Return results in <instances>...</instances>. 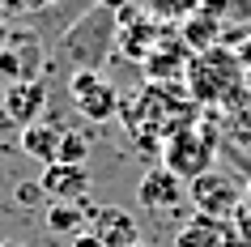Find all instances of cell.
I'll return each instance as SVG.
<instances>
[{
    "label": "cell",
    "mask_w": 251,
    "mask_h": 247,
    "mask_svg": "<svg viewBox=\"0 0 251 247\" xmlns=\"http://www.w3.org/2000/svg\"><path fill=\"white\" fill-rule=\"evenodd\" d=\"M187 98L204 107H226L230 94H238L247 85V68L238 64V55L230 47H209V52H196L192 64H187Z\"/></svg>",
    "instance_id": "1"
},
{
    "label": "cell",
    "mask_w": 251,
    "mask_h": 247,
    "mask_svg": "<svg viewBox=\"0 0 251 247\" xmlns=\"http://www.w3.org/2000/svg\"><path fill=\"white\" fill-rule=\"evenodd\" d=\"M115 39H119V13L106 4H94L64 34V60L73 64V73H98L102 55L115 47Z\"/></svg>",
    "instance_id": "2"
},
{
    "label": "cell",
    "mask_w": 251,
    "mask_h": 247,
    "mask_svg": "<svg viewBox=\"0 0 251 247\" xmlns=\"http://www.w3.org/2000/svg\"><path fill=\"white\" fill-rule=\"evenodd\" d=\"M213 154H217V119H209V124L200 119L192 128L166 137V145H162V166L171 170L175 179L196 183L200 175L213 170Z\"/></svg>",
    "instance_id": "3"
},
{
    "label": "cell",
    "mask_w": 251,
    "mask_h": 247,
    "mask_svg": "<svg viewBox=\"0 0 251 247\" xmlns=\"http://www.w3.org/2000/svg\"><path fill=\"white\" fill-rule=\"evenodd\" d=\"M187 196L196 200V213L204 218H217V221H234V213L243 209V192H238V183L222 170H209V175H200L196 183H187Z\"/></svg>",
    "instance_id": "4"
},
{
    "label": "cell",
    "mask_w": 251,
    "mask_h": 247,
    "mask_svg": "<svg viewBox=\"0 0 251 247\" xmlns=\"http://www.w3.org/2000/svg\"><path fill=\"white\" fill-rule=\"evenodd\" d=\"M68 94H73V107L85 119H94V124H106V119L119 115V90L102 73H73L68 77Z\"/></svg>",
    "instance_id": "5"
},
{
    "label": "cell",
    "mask_w": 251,
    "mask_h": 247,
    "mask_svg": "<svg viewBox=\"0 0 251 247\" xmlns=\"http://www.w3.org/2000/svg\"><path fill=\"white\" fill-rule=\"evenodd\" d=\"M39 188H43V196H47L51 205H77L81 196L90 192V170H85V166H64V162H55V166H43Z\"/></svg>",
    "instance_id": "6"
},
{
    "label": "cell",
    "mask_w": 251,
    "mask_h": 247,
    "mask_svg": "<svg viewBox=\"0 0 251 247\" xmlns=\"http://www.w3.org/2000/svg\"><path fill=\"white\" fill-rule=\"evenodd\" d=\"M47 107V81L30 77V81H13V85H4V119L9 124H22L30 128L39 111Z\"/></svg>",
    "instance_id": "7"
},
{
    "label": "cell",
    "mask_w": 251,
    "mask_h": 247,
    "mask_svg": "<svg viewBox=\"0 0 251 247\" xmlns=\"http://www.w3.org/2000/svg\"><path fill=\"white\" fill-rule=\"evenodd\" d=\"M94 239L102 247H136L141 243V226H136V218L128 213V209L119 205H106V209H94Z\"/></svg>",
    "instance_id": "8"
},
{
    "label": "cell",
    "mask_w": 251,
    "mask_h": 247,
    "mask_svg": "<svg viewBox=\"0 0 251 247\" xmlns=\"http://www.w3.org/2000/svg\"><path fill=\"white\" fill-rule=\"evenodd\" d=\"M187 192V183L183 179H175L166 166H153L141 179V188H136V200H141V209H149V213H171L179 200H183Z\"/></svg>",
    "instance_id": "9"
},
{
    "label": "cell",
    "mask_w": 251,
    "mask_h": 247,
    "mask_svg": "<svg viewBox=\"0 0 251 247\" xmlns=\"http://www.w3.org/2000/svg\"><path fill=\"white\" fill-rule=\"evenodd\" d=\"M60 141H64V128L51 124V119H34L30 128H22V154H30L43 166L60 162Z\"/></svg>",
    "instance_id": "10"
},
{
    "label": "cell",
    "mask_w": 251,
    "mask_h": 247,
    "mask_svg": "<svg viewBox=\"0 0 251 247\" xmlns=\"http://www.w3.org/2000/svg\"><path fill=\"white\" fill-rule=\"evenodd\" d=\"M222 34H226L222 22H213L204 9L192 13L187 22H179V39H183V47L192 55H196V52H209V47H222Z\"/></svg>",
    "instance_id": "11"
},
{
    "label": "cell",
    "mask_w": 251,
    "mask_h": 247,
    "mask_svg": "<svg viewBox=\"0 0 251 247\" xmlns=\"http://www.w3.org/2000/svg\"><path fill=\"white\" fill-rule=\"evenodd\" d=\"M222 239H226V221L196 213L187 226H179V234H175V247H222Z\"/></svg>",
    "instance_id": "12"
},
{
    "label": "cell",
    "mask_w": 251,
    "mask_h": 247,
    "mask_svg": "<svg viewBox=\"0 0 251 247\" xmlns=\"http://www.w3.org/2000/svg\"><path fill=\"white\" fill-rule=\"evenodd\" d=\"M204 0H141V9L158 22H187L192 13H200Z\"/></svg>",
    "instance_id": "13"
},
{
    "label": "cell",
    "mask_w": 251,
    "mask_h": 247,
    "mask_svg": "<svg viewBox=\"0 0 251 247\" xmlns=\"http://www.w3.org/2000/svg\"><path fill=\"white\" fill-rule=\"evenodd\" d=\"M81 221H85V209L77 205H51L47 209V230L51 234H81Z\"/></svg>",
    "instance_id": "14"
},
{
    "label": "cell",
    "mask_w": 251,
    "mask_h": 247,
    "mask_svg": "<svg viewBox=\"0 0 251 247\" xmlns=\"http://www.w3.org/2000/svg\"><path fill=\"white\" fill-rule=\"evenodd\" d=\"M85 158H90V137L64 132V141H60V162H64V166H85Z\"/></svg>",
    "instance_id": "15"
},
{
    "label": "cell",
    "mask_w": 251,
    "mask_h": 247,
    "mask_svg": "<svg viewBox=\"0 0 251 247\" xmlns=\"http://www.w3.org/2000/svg\"><path fill=\"white\" fill-rule=\"evenodd\" d=\"M13 200H17V205H34V200H43V188H39V183H17Z\"/></svg>",
    "instance_id": "16"
},
{
    "label": "cell",
    "mask_w": 251,
    "mask_h": 247,
    "mask_svg": "<svg viewBox=\"0 0 251 247\" xmlns=\"http://www.w3.org/2000/svg\"><path fill=\"white\" fill-rule=\"evenodd\" d=\"M73 247H102V243H98V239L85 230V234H73Z\"/></svg>",
    "instance_id": "17"
},
{
    "label": "cell",
    "mask_w": 251,
    "mask_h": 247,
    "mask_svg": "<svg viewBox=\"0 0 251 247\" xmlns=\"http://www.w3.org/2000/svg\"><path fill=\"white\" fill-rule=\"evenodd\" d=\"M243 205L251 209V183H247V188H243Z\"/></svg>",
    "instance_id": "18"
},
{
    "label": "cell",
    "mask_w": 251,
    "mask_h": 247,
    "mask_svg": "<svg viewBox=\"0 0 251 247\" xmlns=\"http://www.w3.org/2000/svg\"><path fill=\"white\" fill-rule=\"evenodd\" d=\"M4 39H9V34H4V22H0V52H4Z\"/></svg>",
    "instance_id": "19"
},
{
    "label": "cell",
    "mask_w": 251,
    "mask_h": 247,
    "mask_svg": "<svg viewBox=\"0 0 251 247\" xmlns=\"http://www.w3.org/2000/svg\"><path fill=\"white\" fill-rule=\"evenodd\" d=\"M0 111H4V85H0Z\"/></svg>",
    "instance_id": "20"
},
{
    "label": "cell",
    "mask_w": 251,
    "mask_h": 247,
    "mask_svg": "<svg viewBox=\"0 0 251 247\" xmlns=\"http://www.w3.org/2000/svg\"><path fill=\"white\" fill-rule=\"evenodd\" d=\"M0 247H22V243H0Z\"/></svg>",
    "instance_id": "21"
},
{
    "label": "cell",
    "mask_w": 251,
    "mask_h": 247,
    "mask_svg": "<svg viewBox=\"0 0 251 247\" xmlns=\"http://www.w3.org/2000/svg\"><path fill=\"white\" fill-rule=\"evenodd\" d=\"M247 90H251V68H247Z\"/></svg>",
    "instance_id": "22"
},
{
    "label": "cell",
    "mask_w": 251,
    "mask_h": 247,
    "mask_svg": "<svg viewBox=\"0 0 251 247\" xmlns=\"http://www.w3.org/2000/svg\"><path fill=\"white\" fill-rule=\"evenodd\" d=\"M136 247H145V243H136Z\"/></svg>",
    "instance_id": "23"
}]
</instances>
